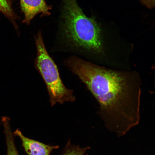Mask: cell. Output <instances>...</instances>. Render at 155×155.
Returning a JSON list of instances; mask_svg holds the SVG:
<instances>
[{"mask_svg": "<svg viewBox=\"0 0 155 155\" xmlns=\"http://www.w3.org/2000/svg\"><path fill=\"white\" fill-rule=\"evenodd\" d=\"M21 11L24 13V18L22 23L30 25L37 15L48 16L51 14V6L48 5L45 0H20Z\"/></svg>", "mask_w": 155, "mask_h": 155, "instance_id": "4", "label": "cell"}, {"mask_svg": "<svg viewBox=\"0 0 155 155\" xmlns=\"http://www.w3.org/2000/svg\"><path fill=\"white\" fill-rule=\"evenodd\" d=\"M6 155H19L15 143H8L6 145Z\"/></svg>", "mask_w": 155, "mask_h": 155, "instance_id": "8", "label": "cell"}, {"mask_svg": "<svg viewBox=\"0 0 155 155\" xmlns=\"http://www.w3.org/2000/svg\"><path fill=\"white\" fill-rule=\"evenodd\" d=\"M35 40L37 52L35 66L45 83L51 106L75 101L73 90L64 85L57 65L48 53L41 32H38Z\"/></svg>", "mask_w": 155, "mask_h": 155, "instance_id": "3", "label": "cell"}, {"mask_svg": "<svg viewBox=\"0 0 155 155\" xmlns=\"http://www.w3.org/2000/svg\"><path fill=\"white\" fill-rule=\"evenodd\" d=\"M59 31L64 43L92 55L105 53L101 26L94 17H87L76 0H61Z\"/></svg>", "mask_w": 155, "mask_h": 155, "instance_id": "2", "label": "cell"}, {"mask_svg": "<svg viewBox=\"0 0 155 155\" xmlns=\"http://www.w3.org/2000/svg\"><path fill=\"white\" fill-rule=\"evenodd\" d=\"M13 134L20 138L22 147L28 155H50L52 151L59 147L58 145H47L29 138L25 136L18 129H16Z\"/></svg>", "mask_w": 155, "mask_h": 155, "instance_id": "5", "label": "cell"}, {"mask_svg": "<svg viewBox=\"0 0 155 155\" xmlns=\"http://www.w3.org/2000/svg\"><path fill=\"white\" fill-rule=\"evenodd\" d=\"M142 5L148 8L153 9L155 7V0H139Z\"/></svg>", "mask_w": 155, "mask_h": 155, "instance_id": "9", "label": "cell"}, {"mask_svg": "<svg viewBox=\"0 0 155 155\" xmlns=\"http://www.w3.org/2000/svg\"><path fill=\"white\" fill-rule=\"evenodd\" d=\"M90 149L89 146L81 147L73 145L71 141H69L61 155H84L86 151Z\"/></svg>", "mask_w": 155, "mask_h": 155, "instance_id": "7", "label": "cell"}, {"mask_svg": "<svg viewBox=\"0 0 155 155\" xmlns=\"http://www.w3.org/2000/svg\"><path fill=\"white\" fill-rule=\"evenodd\" d=\"M0 12L11 21L15 30H18L16 20L18 17L13 10L11 0H0Z\"/></svg>", "mask_w": 155, "mask_h": 155, "instance_id": "6", "label": "cell"}, {"mask_svg": "<svg viewBox=\"0 0 155 155\" xmlns=\"http://www.w3.org/2000/svg\"><path fill=\"white\" fill-rule=\"evenodd\" d=\"M65 64L96 98L98 115L108 130L121 137L138 124L141 92L138 73L108 69L76 56Z\"/></svg>", "mask_w": 155, "mask_h": 155, "instance_id": "1", "label": "cell"}]
</instances>
